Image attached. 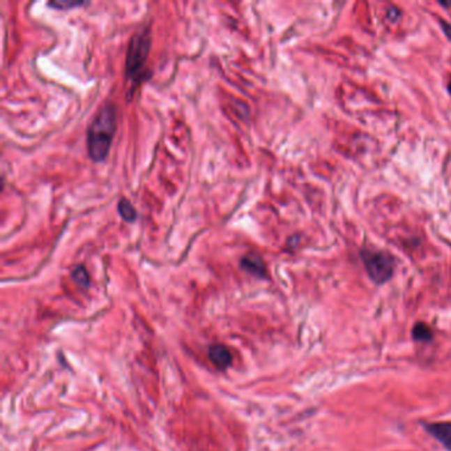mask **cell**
<instances>
[{"label":"cell","mask_w":451,"mask_h":451,"mask_svg":"<svg viewBox=\"0 0 451 451\" xmlns=\"http://www.w3.org/2000/svg\"><path fill=\"white\" fill-rule=\"evenodd\" d=\"M151 49V32L150 28L137 31L130 39L126 54V68L125 75L129 81L130 88H134L141 84L146 78V63Z\"/></svg>","instance_id":"2"},{"label":"cell","mask_w":451,"mask_h":451,"mask_svg":"<svg viewBox=\"0 0 451 451\" xmlns=\"http://www.w3.org/2000/svg\"><path fill=\"white\" fill-rule=\"evenodd\" d=\"M240 265H241L243 270H245L246 273H249L253 277H257V278H265L266 277L265 262L257 254H246V256L241 258Z\"/></svg>","instance_id":"6"},{"label":"cell","mask_w":451,"mask_h":451,"mask_svg":"<svg viewBox=\"0 0 451 451\" xmlns=\"http://www.w3.org/2000/svg\"><path fill=\"white\" fill-rule=\"evenodd\" d=\"M361 261L367 270L368 277L376 284H387L395 274V258L387 252L362 249L360 252Z\"/></svg>","instance_id":"3"},{"label":"cell","mask_w":451,"mask_h":451,"mask_svg":"<svg viewBox=\"0 0 451 451\" xmlns=\"http://www.w3.org/2000/svg\"><path fill=\"white\" fill-rule=\"evenodd\" d=\"M412 337L418 343H430L433 340V331L426 323L417 322L413 327Z\"/></svg>","instance_id":"7"},{"label":"cell","mask_w":451,"mask_h":451,"mask_svg":"<svg viewBox=\"0 0 451 451\" xmlns=\"http://www.w3.org/2000/svg\"><path fill=\"white\" fill-rule=\"evenodd\" d=\"M118 213L122 219L128 222H134L135 220L138 219V213L135 206L131 204V201L128 199H121L118 203Z\"/></svg>","instance_id":"8"},{"label":"cell","mask_w":451,"mask_h":451,"mask_svg":"<svg viewBox=\"0 0 451 451\" xmlns=\"http://www.w3.org/2000/svg\"><path fill=\"white\" fill-rule=\"evenodd\" d=\"M448 91H449V94L451 95V79L450 82H449V85H448Z\"/></svg>","instance_id":"13"},{"label":"cell","mask_w":451,"mask_h":451,"mask_svg":"<svg viewBox=\"0 0 451 451\" xmlns=\"http://www.w3.org/2000/svg\"><path fill=\"white\" fill-rule=\"evenodd\" d=\"M439 24H441V26H442V31L445 32V35L448 36V39L451 40V26L449 24V23H446L445 20H439Z\"/></svg>","instance_id":"12"},{"label":"cell","mask_w":451,"mask_h":451,"mask_svg":"<svg viewBox=\"0 0 451 451\" xmlns=\"http://www.w3.org/2000/svg\"><path fill=\"white\" fill-rule=\"evenodd\" d=\"M85 4H86L85 1H76V0H53V1L48 3L49 7H53V8L60 10V11H66V10L81 7V6H85Z\"/></svg>","instance_id":"10"},{"label":"cell","mask_w":451,"mask_h":451,"mask_svg":"<svg viewBox=\"0 0 451 451\" xmlns=\"http://www.w3.org/2000/svg\"><path fill=\"white\" fill-rule=\"evenodd\" d=\"M116 131V106L113 103H105L91 121L86 132V147L93 162L101 163L107 158Z\"/></svg>","instance_id":"1"},{"label":"cell","mask_w":451,"mask_h":451,"mask_svg":"<svg viewBox=\"0 0 451 451\" xmlns=\"http://www.w3.org/2000/svg\"><path fill=\"white\" fill-rule=\"evenodd\" d=\"M209 360L217 369H227L232 364V353L224 344H213L208 351Z\"/></svg>","instance_id":"5"},{"label":"cell","mask_w":451,"mask_h":451,"mask_svg":"<svg viewBox=\"0 0 451 451\" xmlns=\"http://www.w3.org/2000/svg\"><path fill=\"white\" fill-rule=\"evenodd\" d=\"M72 278L81 287H88L89 284H91L89 273H88L86 268L84 265H78V266L75 268V270L72 273Z\"/></svg>","instance_id":"9"},{"label":"cell","mask_w":451,"mask_h":451,"mask_svg":"<svg viewBox=\"0 0 451 451\" xmlns=\"http://www.w3.org/2000/svg\"><path fill=\"white\" fill-rule=\"evenodd\" d=\"M426 433H429L448 451H451V422H430L422 424Z\"/></svg>","instance_id":"4"},{"label":"cell","mask_w":451,"mask_h":451,"mask_svg":"<svg viewBox=\"0 0 451 451\" xmlns=\"http://www.w3.org/2000/svg\"><path fill=\"white\" fill-rule=\"evenodd\" d=\"M388 17H389L392 22H396V20L400 17V10H399V8L392 7V8L389 10V13H388Z\"/></svg>","instance_id":"11"}]
</instances>
